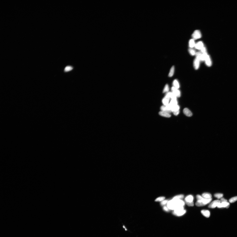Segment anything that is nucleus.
<instances>
[{"label":"nucleus","mask_w":237,"mask_h":237,"mask_svg":"<svg viewBox=\"0 0 237 237\" xmlns=\"http://www.w3.org/2000/svg\"><path fill=\"white\" fill-rule=\"evenodd\" d=\"M109 103V101L107 99H101L97 102L96 107L97 108H101L108 105Z\"/></svg>","instance_id":"obj_1"}]
</instances>
